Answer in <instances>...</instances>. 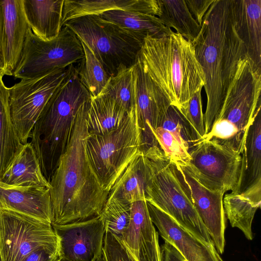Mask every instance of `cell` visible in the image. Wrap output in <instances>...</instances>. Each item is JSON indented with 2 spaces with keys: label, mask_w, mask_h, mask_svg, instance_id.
Here are the masks:
<instances>
[{
  "label": "cell",
  "mask_w": 261,
  "mask_h": 261,
  "mask_svg": "<svg viewBox=\"0 0 261 261\" xmlns=\"http://www.w3.org/2000/svg\"><path fill=\"white\" fill-rule=\"evenodd\" d=\"M97 16L143 39L147 36L160 37L173 31L165 27L158 16L153 15L113 10Z\"/></svg>",
  "instance_id": "obj_27"
},
{
  "label": "cell",
  "mask_w": 261,
  "mask_h": 261,
  "mask_svg": "<svg viewBox=\"0 0 261 261\" xmlns=\"http://www.w3.org/2000/svg\"><path fill=\"white\" fill-rule=\"evenodd\" d=\"M162 261H187L180 252L170 243L165 241L161 247Z\"/></svg>",
  "instance_id": "obj_40"
},
{
  "label": "cell",
  "mask_w": 261,
  "mask_h": 261,
  "mask_svg": "<svg viewBox=\"0 0 261 261\" xmlns=\"http://www.w3.org/2000/svg\"><path fill=\"white\" fill-rule=\"evenodd\" d=\"M153 134L159 148L175 164L185 166L189 162L190 156L188 150L180 144L172 133L159 126L153 130Z\"/></svg>",
  "instance_id": "obj_35"
},
{
  "label": "cell",
  "mask_w": 261,
  "mask_h": 261,
  "mask_svg": "<svg viewBox=\"0 0 261 261\" xmlns=\"http://www.w3.org/2000/svg\"><path fill=\"white\" fill-rule=\"evenodd\" d=\"M0 75V179L19 154L22 144L12 122L9 108V88Z\"/></svg>",
  "instance_id": "obj_28"
},
{
  "label": "cell",
  "mask_w": 261,
  "mask_h": 261,
  "mask_svg": "<svg viewBox=\"0 0 261 261\" xmlns=\"http://www.w3.org/2000/svg\"><path fill=\"white\" fill-rule=\"evenodd\" d=\"M52 226L59 239L61 259L96 261L102 256L106 228L100 215Z\"/></svg>",
  "instance_id": "obj_14"
},
{
  "label": "cell",
  "mask_w": 261,
  "mask_h": 261,
  "mask_svg": "<svg viewBox=\"0 0 261 261\" xmlns=\"http://www.w3.org/2000/svg\"><path fill=\"white\" fill-rule=\"evenodd\" d=\"M128 112L110 97L99 95L86 102V119L89 133L104 134L118 127Z\"/></svg>",
  "instance_id": "obj_26"
},
{
  "label": "cell",
  "mask_w": 261,
  "mask_h": 261,
  "mask_svg": "<svg viewBox=\"0 0 261 261\" xmlns=\"http://www.w3.org/2000/svg\"><path fill=\"white\" fill-rule=\"evenodd\" d=\"M91 97L80 80L77 66H69L33 127L30 143L49 182L69 141L76 114Z\"/></svg>",
  "instance_id": "obj_4"
},
{
  "label": "cell",
  "mask_w": 261,
  "mask_h": 261,
  "mask_svg": "<svg viewBox=\"0 0 261 261\" xmlns=\"http://www.w3.org/2000/svg\"><path fill=\"white\" fill-rule=\"evenodd\" d=\"M139 58L171 105L183 114L192 96L205 85L192 43L173 31L160 37L147 36Z\"/></svg>",
  "instance_id": "obj_3"
},
{
  "label": "cell",
  "mask_w": 261,
  "mask_h": 261,
  "mask_svg": "<svg viewBox=\"0 0 261 261\" xmlns=\"http://www.w3.org/2000/svg\"><path fill=\"white\" fill-rule=\"evenodd\" d=\"M160 13L158 17L167 28L192 42L198 35L201 27L190 12L186 0H158Z\"/></svg>",
  "instance_id": "obj_30"
},
{
  "label": "cell",
  "mask_w": 261,
  "mask_h": 261,
  "mask_svg": "<svg viewBox=\"0 0 261 261\" xmlns=\"http://www.w3.org/2000/svg\"><path fill=\"white\" fill-rule=\"evenodd\" d=\"M135 261H162L158 232L151 220H132L120 240Z\"/></svg>",
  "instance_id": "obj_23"
},
{
  "label": "cell",
  "mask_w": 261,
  "mask_h": 261,
  "mask_svg": "<svg viewBox=\"0 0 261 261\" xmlns=\"http://www.w3.org/2000/svg\"><path fill=\"white\" fill-rule=\"evenodd\" d=\"M2 10L1 51L4 75L12 76L19 60L30 28L22 0L0 1Z\"/></svg>",
  "instance_id": "obj_17"
},
{
  "label": "cell",
  "mask_w": 261,
  "mask_h": 261,
  "mask_svg": "<svg viewBox=\"0 0 261 261\" xmlns=\"http://www.w3.org/2000/svg\"><path fill=\"white\" fill-rule=\"evenodd\" d=\"M130 204L116 198L108 199L100 214L106 230L120 240L129 223Z\"/></svg>",
  "instance_id": "obj_33"
},
{
  "label": "cell",
  "mask_w": 261,
  "mask_h": 261,
  "mask_svg": "<svg viewBox=\"0 0 261 261\" xmlns=\"http://www.w3.org/2000/svg\"><path fill=\"white\" fill-rule=\"evenodd\" d=\"M223 204L231 226L240 229L248 240H252V222L261 205V181L241 192L225 194Z\"/></svg>",
  "instance_id": "obj_22"
},
{
  "label": "cell",
  "mask_w": 261,
  "mask_h": 261,
  "mask_svg": "<svg viewBox=\"0 0 261 261\" xmlns=\"http://www.w3.org/2000/svg\"><path fill=\"white\" fill-rule=\"evenodd\" d=\"M184 166L202 186L213 191L238 192L242 171V154L213 140L203 139L189 151Z\"/></svg>",
  "instance_id": "obj_9"
},
{
  "label": "cell",
  "mask_w": 261,
  "mask_h": 261,
  "mask_svg": "<svg viewBox=\"0 0 261 261\" xmlns=\"http://www.w3.org/2000/svg\"><path fill=\"white\" fill-rule=\"evenodd\" d=\"M114 100L128 112L135 108L134 66L110 76L100 95Z\"/></svg>",
  "instance_id": "obj_31"
},
{
  "label": "cell",
  "mask_w": 261,
  "mask_h": 261,
  "mask_svg": "<svg viewBox=\"0 0 261 261\" xmlns=\"http://www.w3.org/2000/svg\"><path fill=\"white\" fill-rule=\"evenodd\" d=\"M149 175L146 156L142 151L115 182L108 199L116 198L129 203L146 200V188Z\"/></svg>",
  "instance_id": "obj_25"
},
{
  "label": "cell",
  "mask_w": 261,
  "mask_h": 261,
  "mask_svg": "<svg viewBox=\"0 0 261 261\" xmlns=\"http://www.w3.org/2000/svg\"><path fill=\"white\" fill-rule=\"evenodd\" d=\"M64 0H22L27 22L33 33L44 41L59 34Z\"/></svg>",
  "instance_id": "obj_21"
},
{
  "label": "cell",
  "mask_w": 261,
  "mask_h": 261,
  "mask_svg": "<svg viewBox=\"0 0 261 261\" xmlns=\"http://www.w3.org/2000/svg\"><path fill=\"white\" fill-rule=\"evenodd\" d=\"M87 102L76 114L69 141L49 181L52 225L68 224L100 215L109 196L86 151L89 135Z\"/></svg>",
  "instance_id": "obj_1"
},
{
  "label": "cell",
  "mask_w": 261,
  "mask_h": 261,
  "mask_svg": "<svg viewBox=\"0 0 261 261\" xmlns=\"http://www.w3.org/2000/svg\"><path fill=\"white\" fill-rule=\"evenodd\" d=\"M84 56L81 40L67 27L63 26L58 36L50 41L40 39L29 28L13 75L21 80L33 79L66 68Z\"/></svg>",
  "instance_id": "obj_8"
},
{
  "label": "cell",
  "mask_w": 261,
  "mask_h": 261,
  "mask_svg": "<svg viewBox=\"0 0 261 261\" xmlns=\"http://www.w3.org/2000/svg\"><path fill=\"white\" fill-rule=\"evenodd\" d=\"M242 156V171L238 192L261 181L260 111L249 128Z\"/></svg>",
  "instance_id": "obj_29"
},
{
  "label": "cell",
  "mask_w": 261,
  "mask_h": 261,
  "mask_svg": "<svg viewBox=\"0 0 261 261\" xmlns=\"http://www.w3.org/2000/svg\"><path fill=\"white\" fill-rule=\"evenodd\" d=\"M135 108L141 133V150L159 146L153 134L171 104L162 90L144 71L139 56L134 65Z\"/></svg>",
  "instance_id": "obj_13"
},
{
  "label": "cell",
  "mask_w": 261,
  "mask_h": 261,
  "mask_svg": "<svg viewBox=\"0 0 261 261\" xmlns=\"http://www.w3.org/2000/svg\"><path fill=\"white\" fill-rule=\"evenodd\" d=\"M65 25L92 51L110 76L136 63L144 39L97 15L69 20Z\"/></svg>",
  "instance_id": "obj_6"
},
{
  "label": "cell",
  "mask_w": 261,
  "mask_h": 261,
  "mask_svg": "<svg viewBox=\"0 0 261 261\" xmlns=\"http://www.w3.org/2000/svg\"><path fill=\"white\" fill-rule=\"evenodd\" d=\"M147 204L150 217L158 232L187 261H222L215 247L198 239L151 203L147 201Z\"/></svg>",
  "instance_id": "obj_16"
},
{
  "label": "cell",
  "mask_w": 261,
  "mask_h": 261,
  "mask_svg": "<svg viewBox=\"0 0 261 261\" xmlns=\"http://www.w3.org/2000/svg\"><path fill=\"white\" fill-rule=\"evenodd\" d=\"M201 92V90H199L192 96L182 114L194 129L199 140L203 139L205 134Z\"/></svg>",
  "instance_id": "obj_36"
},
{
  "label": "cell",
  "mask_w": 261,
  "mask_h": 261,
  "mask_svg": "<svg viewBox=\"0 0 261 261\" xmlns=\"http://www.w3.org/2000/svg\"><path fill=\"white\" fill-rule=\"evenodd\" d=\"M160 126L172 133L189 152L200 141L187 120L174 106L169 107Z\"/></svg>",
  "instance_id": "obj_34"
},
{
  "label": "cell",
  "mask_w": 261,
  "mask_h": 261,
  "mask_svg": "<svg viewBox=\"0 0 261 261\" xmlns=\"http://www.w3.org/2000/svg\"><path fill=\"white\" fill-rule=\"evenodd\" d=\"M238 33L254 68L261 72V0H232Z\"/></svg>",
  "instance_id": "obj_19"
},
{
  "label": "cell",
  "mask_w": 261,
  "mask_h": 261,
  "mask_svg": "<svg viewBox=\"0 0 261 261\" xmlns=\"http://www.w3.org/2000/svg\"><path fill=\"white\" fill-rule=\"evenodd\" d=\"M143 152L147 158L149 170L146 200L198 239L215 247L194 207L190 189L179 167L159 146Z\"/></svg>",
  "instance_id": "obj_5"
},
{
  "label": "cell",
  "mask_w": 261,
  "mask_h": 261,
  "mask_svg": "<svg viewBox=\"0 0 261 261\" xmlns=\"http://www.w3.org/2000/svg\"><path fill=\"white\" fill-rule=\"evenodd\" d=\"M59 261H68V260H65L63 259H60V260Z\"/></svg>",
  "instance_id": "obj_43"
},
{
  "label": "cell",
  "mask_w": 261,
  "mask_h": 261,
  "mask_svg": "<svg viewBox=\"0 0 261 261\" xmlns=\"http://www.w3.org/2000/svg\"><path fill=\"white\" fill-rule=\"evenodd\" d=\"M260 91L261 72L246 59L230 83L216 119H224L234 126L245 140L250 126L260 111Z\"/></svg>",
  "instance_id": "obj_12"
},
{
  "label": "cell",
  "mask_w": 261,
  "mask_h": 261,
  "mask_svg": "<svg viewBox=\"0 0 261 261\" xmlns=\"http://www.w3.org/2000/svg\"><path fill=\"white\" fill-rule=\"evenodd\" d=\"M1 29H2V10L0 3V75L3 76L4 75V64L1 51Z\"/></svg>",
  "instance_id": "obj_41"
},
{
  "label": "cell",
  "mask_w": 261,
  "mask_h": 261,
  "mask_svg": "<svg viewBox=\"0 0 261 261\" xmlns=\"http://www.w3.org/2000/svg\"><path fill=\"white\" fill-rule=\"evenodd\" d=\"M113 10L150 14L158 17L160 13L158 0H64L62 27L67 21L75 18L98 15Z\"/></svg>",
  "instance_id": "obj_20"
},
{
  "label": "cell",
  "mask_w": 261,
  "mask_h": 261,
  "mask_svg": "<svg viewBox=\"0 0 261 261\" xmlns=\"http://www.w3.org/2000/svg\"><path fill=\"white\" fill-rule=\"evenodd\" d=\"M56 248L51 224L0 209V261H22L37 250Z\"/></svg>",
  "instance_id": "obj_11"
},
{
  "label": "cell",
  "mask_w": 261,
  "mask_h": 261,
  "mask_svg": "<svg viewBox=\"0 0 261 261\" xmlns=\"http://www.w3.org/2000/svg\"><path fill=\"white\" fill-rule=\"evenodd\" d=\"M59 248H42L28 255L22 261H59Z\"/></svg>",
  "instance_id": "obj_39"
},
{
  "label": "cell",
  "mask_w": 261,
  "mask_h": 261,
  "mask_svg": "<svg viewBox=\"0 0 261 261\" xmlns=\"http://www.w3.org/2000/svg\"><path fill=\"white\" fill-rule=\"evenodd\" d=\"M89 160L108 193L129 164L141 153V133L136 108L122 124L104 134L89 133L86 144Z\"/></svg>",
  "instance_id": "obj_7"
},
{
  "label": "cell",
  "mask_w": 261,
  "mask_h": 261,
  "mask_svg": "<svg viewBox=\"0 0 261 261\" xmlns=\"http://www.w3.org/2000/svg\"><path fill=\"white\" fill-rule=\"evenodd\" d=\"M0 209L52 224V204L48 188L11 186L0 181Z\"/></svg>",
  "instance_id": "obj_18"
},
{
  "label": "cell",
  "mask_w": 261,
  "mask_h": 261,
  "mask_svg": "<svg viewBox=\"0 0 261 261\" xmlns=\"http://www.w3.org/2000/svg\"><path fill=\"white\" fill-rule=\"evenodd\" d=\"M192 43L205 79L207 102L204 124L206 134L220 112L239 67L248 59L236 29L232 0L214 1Z\"/></svg>",
  "instance_id": "obj_2"
},
{
  "label": "cell",
  "mask_w": 261,
  "mask_h": 261,
  "mask_svg": "<svg viewBox=\"0 0 261 261\" xmlns=\"http://www.w3.org/2000/svg\"><path fill=\"white\" fill-rule=\"evenodd\" d=\"M84 56L77 66L80 80L91 97L98 96L110 76L89 48L82 41Z\"/></svg>",
  "instance_id": "obj_32"
},
{
  "label": "cell",
  "mask_w": 261,
  "mask_h": 261,
  "mask_svg": "<svg viewBox=\"0 0 261 261\" xmlns=\"http://www.w3.org/2000/svg\"><path fill=\"white\" fill-rule=\"evenodd\" d=\"M215 0H186L188 8L197 23L201 26L203 17Z\"/></svg>",
  "instance_id": "obj_38"
},
{
  "label": "cell",
  "mask_w": 261,
  "mask_h": 261,
  "mask_svg": "<svg viewBox=\"0 0 261 261\" xmlns=\"http://www.w3.org/2000/svg\"><path fill=\"white\" fill-rule=\"evenodd\" d=\"M67 69H58L36 77L21 80L9 88L11 117L22 144L28 142L35 123L65 79Z\"/></svg>",
  "instance_id": "obj_10"
},
{
  "label": "cell",
  "mask_w": 261,
  "mask_h": 261,
  "mask_svg": "<svg viewBox=\"0 0 261 261\" xmlns=\"http://www.w3.org/2000/svg\"><path fill=\"white\" fill-rule=\"evenodd\" d=\"M96 261H104L102 256L97 259Z\"/></svg>",
  "instance_id": "obj_42"
},
{
  "label": "cell",
  "mask_w": 261,
  "mask_h": 261,
  "mask_svg": "<svg viewBox=\"0 0 261 261\" xmlns=\"http://www.w3.org/2000/svg\"><path fill=\"white\" fill-rule=\"evenodd\" d=\"M102 257L104 261H135L121 241L106 230Z\"/></svg>",
  "instance_id": "obj_37"
},
{
  "label": "cell",
  "mask_w": 261,
  "mask_h": 261,
  "mask_svg": "<svg viewBox=\"0 0 261 261\" xmlns=\"http://www.w3.org/2000/svg\"><path fill=\"white\" fill-rule=\"evenodd\" d=\"M190 189L194 207L207 229L218 253L225 247V215L223 191H213L200 184L182 166L177 165Z\"/></svg>",
  "instance_id": "obj_15"
},
{
  "label": "cell",
  "mask_w": 261,
  "mask_h": 261,
  "mask_svg": "<svg viewBox=\"0 0 261 261\" xmlns=\"http://www.w3.org/2000/svg\"><path fill=\"white\" fill-rule=\"evenodd\" d=\"M0 181L11 186L51 188L49 182L42 173L36 152L28 142L23 145Z\"/></svg>",
  "instance_id": "obj_24"
}]
</instances>
